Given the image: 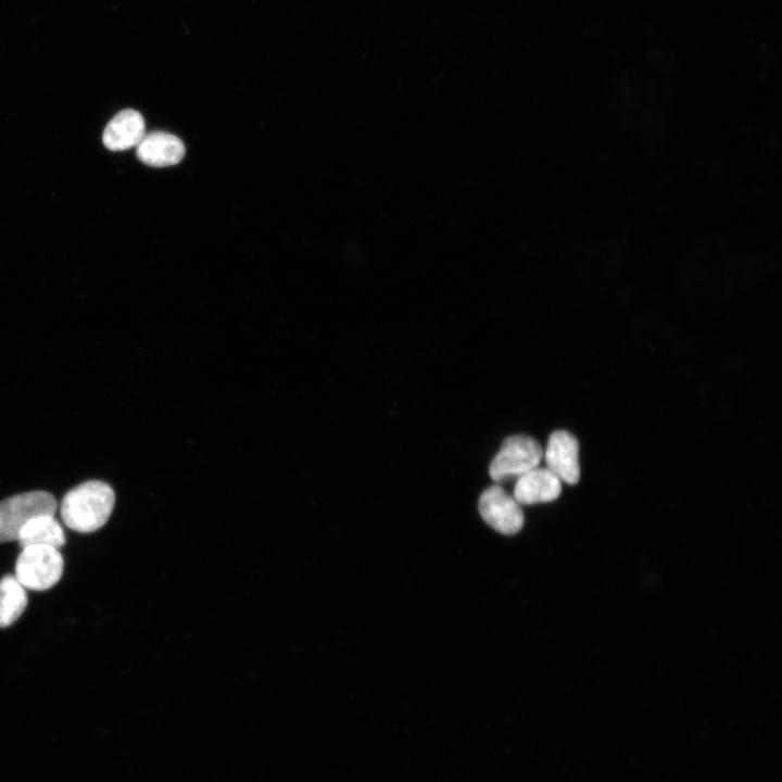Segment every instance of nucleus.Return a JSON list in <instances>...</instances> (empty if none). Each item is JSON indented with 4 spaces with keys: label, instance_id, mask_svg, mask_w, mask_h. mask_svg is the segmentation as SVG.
<instances>
[{
    "label": "nucleus",
    "instance_id": "f257e3e1",
    "mask_svg": "<svg viewBox=\"0 0 782 782\" xmlns=\"http://www.w3.org/2000/svg\"><path fill=\"white\" fill-rule=\"evenodd\" d=\"M113 489L100 480H89L70 490L61 501L60 513L65 526L89 533L105 525L114 507Z\"/></svg>",
    "mask_w": 782,
    "mask_h": 782
},
{
    "label": "nucleus",
    "instance_id": "f03ea898",
    "mask_svg": "<svg viewBox=\"0 0 782 782\" xmlns=\"http://www.w3.org/2000/svg\"><path fill=\"white\" fill-rule=\"evenodd\" d=\"M64 562L52 546L30 545L22 548L15 563V578L27 590L46 591L61 579Z\"/></svg>",
    "mask_w": 782,
    "mask_h": 782
},
{
    "label": "nucleus",
    "instance_id": "7ed1b4c3",
    "mask_svg": "<svg viewBox=\"0 0 782 782\" xmlns=\"http://www.w3.org/2000/svg\"><path fill=\"white\" fill-rule=\"evenodd\" d=\"M55 497L46 491L15 494L0 502V543L17 541L22 528L34 517L54 515Z\"/></svg>",
    "mask_w": 782,
    "mask_h": 782
},
{
    "label": "nucleus",
    "instance_id": "20e7f679",
    "mask_svg": "<svg viewBox=\"0 0 782 782\" xmlns=\"http://www.w3.org/2000/svg\"><path fill=\"white\" fill-rule=\"evenodd\" d=\"M542 457V447L533 438L524 434L507 437L490 464V477L495 482L512 476L519 477L538 467Z\"/></svg>",
    "mask_w": 782,
    "mask_h": 782
},
{
    "label": "nucleus",
    "instance_id": "39448f33",
    "mask_svg": "<svg viewBox=\"0 0 782 782\" xmlns=\"http://www.w3.org/2000/svg\"><path fill=\"white\" fill-rule=\"evenodd\" d=\"M478 508L482 519L503 534H515L524 526L520 504L499 485H492L481 493Z\"/></svg>",
    "mask_w": 782,
    "mask_h": 782
},
{
    "label": "nucleus",
    "instance_id": "423d86ee",
    "mask_svg": "<svg viewBox=\"0 0 782 782\" xmlns=\"http://www.w3.org/2000/svg\"><path fill=\"white\" fill-rule=\"evenodd\" d=\"M546 468L560 481L576 484L580 478L579 443L573 434L565 430L554 431L543 453Z\"/></svg>",
    "mask_w": 782,
    "mask_h": 782
},
{
    "label": "nucleus",
    "instance_id": "0eeeda50",
    "mask_svg": "<svg viewBox=\"0 0 782 782\" xmlns=\"http://www.w3.org/2000/svg\"><path fill=\"white\" fill-rule=\"evenodd\" d=\"M562 481L547 468L535 467L518 477L514 497L519 504H538L556 500Z\"/></svg>",
    "mask_w": 782,
    "mask_h": 782
},
{
    "label": "nucleus",
    "instance_id": "6e6552de",
    "mask_svg": "<svg viewBox=\"0 0 782 782\" xmlns=\"http://www.w3.org/2000/svg\"><path fill=\"white\" fill-rule=\"evenodd\" d=\"M138 159L150 166L163 167L179 163L185 155L182 141L165 131L144 135L137 144Z\"/></svg>",
    "mask_w": 782,
    "mask_h": 782
},
{
    "label": "nucleus",
    "instance_id": "1a4fd4ad",
    "mask_svg": "<svg viewBox=\"0 0 782 782\" xmlns=\"http://www.w3.org/2000/svg\"><path fill=\"white\" fill-rule=\"evenodd\" d=\"M146 130L142 115L133 109L118 112L105 126L103 143L112 151L127 150L137 147Z\"/></svg>",
    "mask_w": 782,
    "mask_h": 782
},
{
    "label": "nucleus",
    "instance_id": "9d476101",
    "mask_svg": "<svg viewBox=\"0 0 782 782\" xmlns=\"http://www.w3.org/2000/svg\"><path fill=\"white\" fill-rule=\"evenodd\" d=\"M17 541L22 548L30 545L59 548L65 544V534L53 515H40L22 528Z\"/></svg>",
    "mask_w": 782,
    "mask_h": 782
},
{
    "label": "nucleus",
    "instance_id": "9b49d317",
    "mask_svg": "<svg viewBox=\"0 0 782 782\" xmlns=\"http://www.w3.org/2000/svg\"><path fill=\"white\" fill-rule=\"evenodd\" d=\"M27 606L26 589L15 576L5 575L0 579V628L15 622Z\"/></svg>",
    "mask_w": 782,
    "mask_h": 782
}]
</instances>
